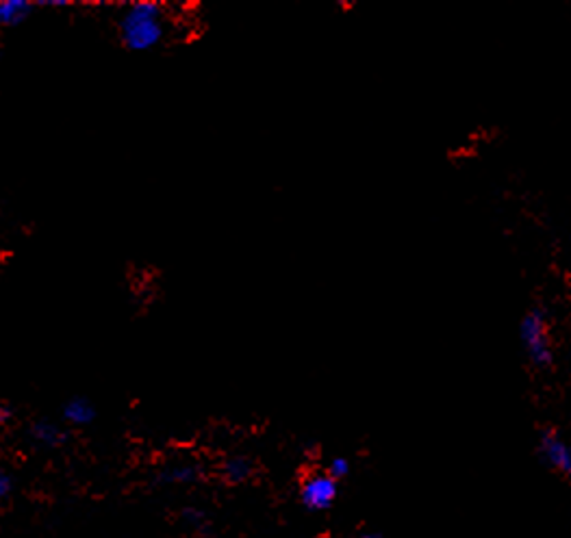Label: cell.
<instances>
[{
  "instance_id": "cell-8",
  "label": "cell",
  "mask_w": 571,
  "mask_h": 538,
  "mask_svg": "<svg viewBox=\"0 0 571 538\" xmlns=\"http://www.w3.org/2000/svg\"><path fill=\"white\" fill-rule=\"evenodd\" d=\"M255 471V465L248 456H230V458L224 460L222 465V476L224 480L230 482V485H239V482H246Z\"/></svg>"
},
{
  "instance_id": "cell-13",
  "label": "cell",
  "mask_w": 571,
  "mask_h": 538,
  "mask_svg": "<svg viewBox=\"0 0 571 538\" xmlns=\"http://www.w3.org/2000/svg\"><path fill=\"white\" fill-rule=\"evenodd\" d=\"M11 417H14V408H11L9 404H3L0 406V424H7V421L11 419Z\"/></svg>"
},
{
  "instance_id": "cell-12",
  "label": "cell",
  "mask_w": 571,
  "mask_h": 538,
  "mask_svg": "<svg viewBox=\"0 0 571 538\" xmlns=\"http://www.w3.org/2000/svg\"><path fill=\"white\" fill-rule=\"evenodd\" d=\"M37 3V7H70V0H35Z\"/></svg>"
},
{
  "instance_id": "cell-7",
  "label": "cell",
  "mask_w": 571,
  "mask_h": 538,
  "mask_svg": "<svg viewBox=\"0 0 571 538\" xmlns=\"http://www.w3.org/2000/svg\"><path fill=\"white\" fill-rule=\"evenodd\" d=\"M29 435L33 438V443H37V446H40V447H48V449H54V447L63 446L65 438H68V435H65L62 428H59L51 419L35 421V424L31 426Z\"/></svg>"
},
{
  "instance_id": "cell-6",
  "label": "cell",
  "mask_w": 571,
  "mask_h": 538,
  "mask_svg": "<svg viewBox=\"0 0 571 538\" xmlns=\"http://www.w3.org/2000/svg\"><path fill=\"white\" fill-rule=\"evenodd\" d=\"M62 417L70 426H90L96 419V406L85 395H74L62 406Z\"/></svg>"
},
{
  "instance_id": "cell-11",
  "label": "cell",
  "mask_w": 571,
  "mask_h": 538,
  "mask_svg": "<svg viewBox=\"0 0 571 538\" xmlns=\"http://www.w3.org/2000/svg\"><path fill=\"white\" fill-rule=\"evenodd\" d=\"M11 491H14V477H11L7 471L0 474V497H9Z\"/></svg>"
},
{
  "instance_id": "cell-5",
  "label": "cell",
  "mask_w": 571,
  "mask_h": 538,
  "mask_svg": "<svg viewBox=\"0 0 571 538\" xmlns=\"http://www.w3.org/2000/svg\"><path fill=\"white\" fill-rule=\"evenodd\" d=\"M37 11L35 0H3L0 3V26L18 29Z\"/></svg>"
},
{
  "instance_id": "cell-14",
  "label": "cell",
  "mask_w": 571,
  "mask_h": 538,
  "mask_svg": "<svg viewBox=\"0 0 571 538\" xmlns=\"http://www.w3.org/2000/svg\"><path fill=\"white\" fill-rule=\"evenodd\" d=\"M183 517L188 519V521H191V524H198V521L202 519V513H200V510L188 508V510H185V513H183Z\"/></svg>"
},
{
  "instance_id": "cell-9",
  "label": "cell",
  "mask_w": 571,
  "mask_h": 538,
  "mask_svg": "<svg viewBox=\"0 0 571 538\" xmlns=\"http://www.w3.org/2000/svg\"><path fill=\"white\" fill-rule=\"evenodd\" d=\"M198 476H200V466L191 463H180L166 466V469L157 476V480L161 482V485H189V482L198 480Z\"/></svg>"
},
{
  "instance_id": "cell-3",
  "label": "cell",
  "mask_w": 571,
  "mask_h": 538,
  "mask_svg": "<svg viewBox=\"0 0 571 538\" xmlns=\"http://www.w3.org/2000/svg\"><path fill=\"white\" fill-rule=\"evenodd\" d=\"M337 480L328 474H315L309 476L302 482L300 488V499L309 510H326L333 506V502L337 499Z\"/></svg>"
},
{
  "instance_id": "cell-4",
  "label": "cell",
  "mask_w": 571,
  "mask_h": 538,
  "mask_svg": "<svg viewBox=\"0 0 571 538\" xmlns=\"http://www.w3.org/2000/svg\"><path fill=\"white\" fill-rule=\"evenodd\" d=\"M541 454L554 469L565 476H571V447L554 432H543L541 437Z\"/></svg>"
},
{
  "instance_id": "cell-10",
  "label": "cell",
  "mask_w": 571,
  "mask_h": 538,
  "mask_svg": "<svg viewBox=\"0 0 571 538\" xmlns=\"http://www.w3.org/2000/svg\"><path fill=\"white\" fill-rule=\"evenodd\" d=\"M350 474V463H348V458H342V456H339V458H333L331 460V466H328V476H333L334 480H342V477H345Z\"/></svg>"
},
{
  "instance_id": "cell-2",
  "label": "cell",
  "mask_w": 571,
  "mask_h": 538,
  "mask_svg": "<svg viewBox=\"0 0 571 538\" xmlns=\"http://www.w3.org/2000/svg\"><path fill=\"white\" fill-rule=\"evenodd\" d=\"M519 337L526 354L535 365L543 367L552 360L550 328H547V317L543 315V311H530L521 320Z\"/></svg>"
},
{
  "instance_id": "cell-15",
  "label": "cell",
  "mask_w": 571,
  "mask_h": 538,
  "mask_svg": "<svg viewBox=\"0 0 571 538\" xmlns=\"http://www.w3.org/2000/svg\"><path fill=\"white\" fill-rule=\"evenodd\" d=\"M365 538H381V536H374V534H370V536H365Z\"/></svg>"
},
{
  "instance_id": "cell-1",
  "label": "cell",
  "mask_w": 571,
  "mask_h": 538,
  "mask_svg": "<svg viewBox=\"0 0 571 538\" xmlns=\"http://www.w3.org/2000/svg\"><path fill=\"white\" fill-rule=\"evenodd\" d=\"M118 40L129 53H150L163 43L168 35L166 5L157 0H135L120 14Z\"/></svg>"
}]
</instances>
